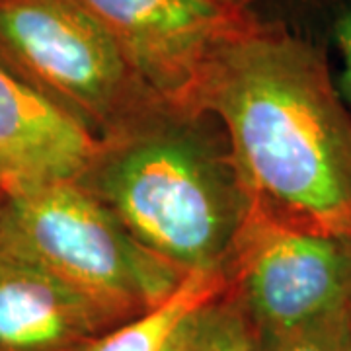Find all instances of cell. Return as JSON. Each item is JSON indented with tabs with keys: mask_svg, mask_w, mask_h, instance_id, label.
<instances>
[{
	"mask_svg": "<svg viewBox=\"0 0 351 351\" xmlns=\"http://www.w3.org/2000/svg\"><path fill=\"white\" fill-rule=\"evenodd\" d=\"M188 351H260L258 334L230 291L189 318Z\"/></svg>",
	"mask_w": 351,
	"mask_h": 351,
	"instance_id": "cell-10",
	"label": "cell"
},
{
	"mask_svg": "<svg viewBox=\"0 0 351 351\" xmlns=\"http://www.w3.org/2000/svg\"><path fill=\"white\" fill-rule=\"evenodd\" d=\"M4 242L119 326L166 301L186 274L133 239L78 182L10 189Z\"/></svg>",
	"mask_w": 351,
	"mask_h": 351,
	"instance_id": "cell-3",
	"label": "cell"
},
{
	"mask_svg": "<svg viewBox=\"0 0 351 351\" xmlns=\"http://www.w3.org/2000/svg\"><path fill=\"white\" fill-rule=\"evenodd\" d=\"M336 43L341 57V84L343 94L351 101V10L339 18L336 25Z\"/></svg>",
	"mask_w": 351,
	"mask_h": 351,
	"instance_id": "cell-12",
	"label": "cell"
},
{
	"mask_svg": "<svg viewBox=\"0 0 351 351\" xmlns=\"http://www.w3.org/2000/svg\"><path fill=\"white\" fill-rule=\"evenodd\" d=\"M225 269L256 334L276 336L343 308L351 240L248 211Z\"/></svg>",
	"mask_w": 351,
	"mask_h": 351,
	"instance_id": "cell-5",
	"label": "cell"
},
{
	"mask_svg": "<svg viewBox=\"0 0 351 351\" xmlns=\"http://www.w3.org/2000/svg\"><path fill=\"white\" fill-rule=\"evenodd\" d=\"M8 201H10V189L6 188L4 184H0V244L4 240V225H6Z\"/></svg>",
	"mask_w": 351,
	"mask_h": 351,
	"instance_id": "cell-13",
	"label": "cell"
},
{
	"mask_svg": "<svg viewBox=\"0 0 351 351\" xmlns=\"http://www.w3.org/2000/svg\"><path fill=\"white\" fill-rule=\"evenodd\" d=\"M193 112L223 129L248 211L351 240V129L302 43L250 20L209 57Z\"/></svg>",
	"mask_w": 351,
	"mask_h": 351,
	"instance_id": "cell-1",
	"label": "cell"
},
{
	"mask_svg": "<svg viewBox=\"0 0 351 351\" xmlns=\"http://www.w3.org/2000/svg\"><path fill=\"white\" fill-rule=\"evenodd\" d=\"M343 339H346V351H351V291L343 304Z\"/></svg>",
	"mask_w": 351,
	"mask_h": 351,
	"instance_id": "cell-15",
	"label": "cell"
},
{
	"mask_svg": "<svg viewBox=\"0 0 351 351\" xmlns=\"http://www.w3.org/2000/svg\"><path fill=\"white\" fill-rule=\"evenodd\" d=\"M228 287L225 269L193 271L166 301L110 328L82 351H166L178 330L203 306L223 297Z\"/></svg>",
	"mask_w": 351,
	"mask_h": 351,
	"instance_id": "cell-9",
	"label": "cell"
},
{
	"mask_svg": "<svg viewBox=\"0 0 351 351\" xmlns=\"http://www.w3.org/2000/svg\"><path fill=\"white\" fill-rule=\"evenodd\" d=\"M106 143L0 63V182L8 189L80 182Z\"/></svg>",
	"mask_w": 351,
	"mask_h": 351,
	"instance_id": "cell-7",
	"label": "cell"
},
{
	"mask_svg": "<svg viewBox=\"0 0 351 351\" xmlns=\"http://www.w3.org/2000/svg\"><path fill=\"white\" fill-rule=\"evenodd\" d=\"M223 2H228V4H237V6H246V0H223Z\"/></svg>",
	"mask_w": 351,
	"mask_h": 351,
	"instance_id": "cell-16",
	"label": "cell"
},
{
	"mask_svg": "<svg viewBox=\"0 0 351 351\" xmlns=\"http://www.w3.org/2000/svg\"><path fill=\"white\" fill-rule=\"evenodd\" d=\"M188 322L178 330V334L170 341V346L166 348V351H188Z\"/></svg>",
	"mask_w": 351,
	"mask_h": 351,
	"instance_id": "cell-14",
	"label": "cell"
},
{
	"mask_svg": "<svg viewBox=\"0 0 351 351\" xmlns=\"http://www.w3.org/2000/svg\"><path fill=\"white\" fill-rule=\"evenodd\" d=\"M207 119L176 108L158 113L106 143L78 182L133 239L186 276L225 269L250 207L225 133Z\"/></svg>",
	"mask_w": 351,
	"mask_h": 351,
	"instance_id": "cell-2",
	"label": "cell"
},
{
	"mask_svg": "<svg viewBox=\"0 0 351 351\" xmlns=\"http://www.w3.org/2000/svg\"><path fill=\"white\" fill-rule=\"evenodd\" d=\"M0 184H2V182H0Z\"/></svg>",
	"mask_w": 351,
	"mask_h": 351,
	"instance_id": "cell-17",
	"label": "cell"
},
{
	"mask_svg": "<svg viewBox=\"0 0 351 351\" xmlns=\"http://www.w3.org/2000/svg\"><path fill=\"white\" fill-rule=\"evenodd\" d=\"M0 63L101 143L174 108L71 0H0Z\"/></svg>",
	"mask_w": 351,
	"mask_h": 351,
	"instance_id": "cell-4",
	"label": "cell"
},
{
	"mask_svg": "<svg viewBox=\"0 0 351 351\" xmlns=\"http://www.w3.org/2000/svg\"><path fill=\"white\" fill-rule=\"evenodd\" d=\"M260 351H346L343 308L306 326L276 336H258Z\"/></svg>",
	"mask_w": 351,
	"mask_h": 351,
	"instance_id": "cell-11",
	"label": "cell"
},
{
	"mask_svg": "<svg viewBox=\"0 0 351 351\" xmlns=\"http://www.w3.org/2000/svg\"><path fill=\"white\" fill-rule=\"evenodd\" d=\"M115 39L143 80L176 110L193 94L213 51L252 18L223 0H71Z\"/></svg>",
	"mask_w": 351,
	"mask_h": 351,
	"instance_id": "cell-6",
	"label": "cell"
},
{
	"mask_svg": "<svg viewBox=\"0 0 351 351\" xmlns=\"http://www.w3.org/2000/svg\"><path fill=\"white\" fill-rule=\"evenodd\" d=\"M110 328L78 293L2 240L0 351H82Z\"/></svg>",
	"mask_w": 351,
	"mask_h": 351,
	"instance_id": "cell-8",
	"label": "cell"
}]
</instances>
